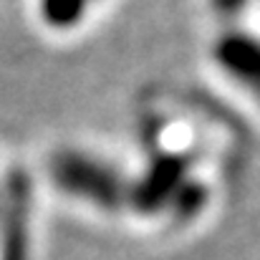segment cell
Segmentation results:
<instances>
[{
    "label": "cell",
    "mask_w": 260,
    "mask_h": 260,
    "mask_svg": "<svg viewBox=\"0 0 260 260\" xmlns=\"http://www.w3.org/2000/svg\"><path fill=\"white\" fill-rule=\"evenodd\" d=\"M189 167H192V154L159 152L157 147H152V162L147 172L129 187L126 202L132 205V210L142 215L165 210L174 192L189 179Z\"/></svg>",
    "instance_id": "7a4b0ae2"
},
{
    "label": "cell",
    "mask_w": 260,
    "mask_h": 260,
    "mask_svg": "<svg viewBox=\"0 0 260 260\" xmlns=\"http://www.w3.org/2000/svg\"><path fill=\"white\" fill-rule=\"evenodd\" d=\"M91 3L93 0H38V10L46 25L56 30H69L84 20Z\"/></svg>",
    "instance_id": "5b68a950"
},
{
    "label": "cell",
    "mask_w": 260,
    "mask_h": 260,
    "mask_svg": "<svg viewBox=\"0 0 260 260\" xmlns=\"http://www.w3.org/2000/svg\"><path fill=\"white\" fill-rule=\"evenodd\" d=\"M207 202V189L205 184H200L197 179H187L170 200L167 210L172 212L177 220H192Z\"/></svg>",
    "instance_id": "8992f818"
},
{
    "label": "cell",
    "mask_w": 260,
    "mask_h": 260,
    "mask_svg": "<svg viewBox=\"0 0 260 260\" xmlns=\"http://www.w3.org/2000/svg\"><path fill=\"white\" fill-rule=\"evenodd\" d=\"M217 66L238 84L260 96V38L245 30H228L215 41Z\"/></svg>",
    "instance_id": "277c9868"
},
{
    "label": "cell",
    "mask_w": 260,
    "mask_h": 260,
    "mask_svg": "<svg viewBox=\"0 0 260 260\" xmlns=\"http://www.w3.org/2000/svg\"><path fill=\"white\" fill-rule=\"evenodd\" d=\"M33 187L23 170H10L0 184V260H28V222Z\"/></svg>",
    "instance_id": "3957f363"
},
{
    "label": "cell",
    "mask_w": 260,
    "mask_h": 260,
    "mask_svg": "<svg viewBox=\"0 0 260 260\" xmlns=\"http://www.w3.org/2000/svg\"><path fill=\"white\" fill-rule=\"evenodd\" d=\"M250 0H210L212 10L220 15V18H238L245 8H248Z\"/></svg>",
    "instance_id": "52a82bcc"
},
{
    "label": "cell",
    "mask_w": 260,
    "mask_h": 260,
    "mask_svg": "<svg viewBox=\"0 0 260 260\" xmlns=\"http://www.w3.org/2000/svg\"><path fill=\"white\" fill-rule=\"evenodd\" d=\"M48 172L63 192L93 202L101 210H119L129 194V184L116 167L76 149L56 152Z\"/></svg>",
    "instance_id": "6da1fadb"
}]
</instances>
